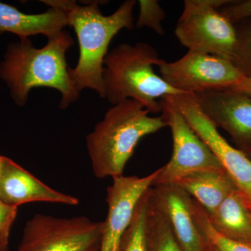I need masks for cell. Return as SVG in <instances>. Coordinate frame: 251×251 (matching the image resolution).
<instances>
[{
  "instance_id": "obj_1",
  "label": "cell",
  "mask_w": 251,
  "mask_h": 251,
  "mask_svg": "<svg viewBox=\"0 0 251 251\" xmlns=\"http://www.w3.org/2000/svg\"><path fill=\"white\" fill-rule=\"evenodd\" d=\"M74 40L64 30L48 39L44 47L38 49L30 39H20L8 46L0 62V77L9 88L15 103L23 106L29 94L36 87H49L61 94L59 108L65 109L76 101L80 92L73 84L66 54Z\"/></svg>"
},
{
  "instance_id": "obj_2",
  "label": "cell",
  "mask_w": 251,
  "mask_h": 251,
  "mask_svg": "<svg viewBox=\"0 0 251 251\" xmlns=\"http://www.w3.org/2000/svg\"><path fill=\"white\" fill-rule=\"evenodd\" d=\"M49 7L62 10L69 26L74 28L79 44L78 61L69 70L77 92L85 89L95 91L103 99L104 60L112 39L124 29H133L135 0H126L112 14L105 16L99 9V1L80 6L75 1L44 0Z\"/></svg>"
},
{
  "instance_id": "obj_3",
  "label": "cell",
  "mask_w": 251,
  "mask_h": 251,
  "mask_svg": "<svg viewBox=\"0 0 251 251\" xmlns=\"http://www.w3.org/2000/svg\"><path fill=\"white\" fill-rule=\"evenodd\" d=\"M132 99L113 105L86 137L92 171L98 179L122 176L140 140L168 126Z\"/></svg>"
},
{
  "instance_id": "obj_4",
  "label": "cell",
  "mask_w": 251,
  "mask_h": 251,
  "mask_svg": "<svg viewBox=\"0 0 251 251\" xmlns=\"http://www.w3.org/2000/svg\"><path fill=\"white\" fill-rule=\"evenodd\" d=\"M160 59L156 49L146 42L114 48L104 60L103 99L112 105L132 99L150 113L161 112L162 99L181 93L155 73L153 67Z\"/></svg>"
},
{
  "instance_id": "obj_5",
  "label": "cell",
  "mask_w": 251,
  "mask_h": 251,
  "mask_svg": "<svg viewBox=\"0 0 251 251\" xmlns=\"http://www.w3.org/2000/svg\"><path fill=\"white\" fill-rule=\"evenodd\" d=\"M232 0H185L175 36L188 50L204 52L233 62L237 28L220 9Z\"/></svg>"
},
{
  "instance_id": "obj_6",
  "label": "cell",
  "mask_w": 251,
  "mask_h": 251,
  "mask_svg": "<svg viewBox=\"0 0 251 251\" xmlns=\"http://www.w3.org/2000/svg\"><path fill=\"white\" fill-rule=\"evenodd\" d=\"M103 221L37 214L26 223L15 251H99Z\"/></svg>"
},
{
  "instance_id": "obj_7",
  "label": "cell",
  "mask_w": 251,
  "mask_h": 251,
  "mask_svg": "<svg viewBox=\"0 0 251 251\" xmlns=\"http://www.w3.org/2000/svg\"><path fill=\"white\" fill-rule=\"evenodd\" d=\"M156 66L163 80L181 94L234 89L245 77L229 59L196 51L175 62L161 59Z\"/></svg>"
},
{
  "instance_id": "obj_8",
  "label": "cell",
  "mask_w": 251,
  "mask_h": 251,
  "mask_svg": "<svg viewBox=\"0 0 251 251\" xmlns=\"http://www.w3.org/2000/svg\"><path fill=\"white\" fill-rule=\"evenodd\" d=\"M160 102L162 116L171 130L173 153L168 163L158 169L152 186L175 184L185 176L203 172L224 170L181 113L164 99Z\"/></svg>"
},
{
  "instance_id": "obj_9",
  "label": "cell",
  "mask_w": 251,
  "mask_h": 251,
  "mask_svg": "<svg viewBox=\"0 0 251 251\" xmlns=\"http://www.w3.org/2000/svg\"><path fill=\"white\" fill-rule=\"evenodd\" d=\"M174 107L208 145L234 186L251 208V160L220 133L200 106L195 94H179L163 98Z\"/></svg>"
},
{
  "instance_id": "obj_10",
  "label": "cell",
  "mask_w": 251,
  "mask_h": 251,
  "mask_svg": "<svg viewBox=\"0 0 251 251\" xmlns=\"http://www.w3.org/2000/svg\"><path fill=\"white\" fill-rule=\"evenodd\" d=\"M158 170L148 176H122L112 179L107 188L108 210L103 221L99 251H123L124 238L135 206L144 193L152 187Z\"/></svg>"
},
{
  "instance_id": "obj_11",
  "label": "cell",
  "mask_w": 251,
  "mask_h": 251,
  "mask_svg": "<svg viewBox=\"0 0 251 251\" xmlns=\"http://www.w3.org/2000/svg\"><path fill=\"white\" fill-rule=\"evenodd\" d=\"M195 96L206 116L217 128L227 132L238 150L251 160V97L234 89Z\"/></svg>"
},
{
  "instance_id": "obj_12",
  "label": "cell",
  "mask_w": 251,
  "mask_h": 251,
  "mask_svg": "<svg viewBox=\"0 0 251 251\" xmlns=\"http://www.w3.org/2000/svg\"><path fill=\"white\" fill-rule=\"evenodd\" d=\"M0 201L18 207L42 202L78 205V198L53 189L7 157L0 158Z\"/></svg>"
},
{
  "instance_id": "obj_13",
  "label": "cell",
  "mask_w": 251,
  "mask_h": 251,
  "mask_svg": "<svg viewBox=\"0 0 251 251\" xmlns=\"http://www.w3.org/2000/svg\"><path fill=\"white\" fill-rule=\"evenodd\" d=\"M153 197L184 251H205L208 243L193 218L191 197L175 184L152 186Z\"/></svg>"
},
{
  "instance_id": "obj_14",
  "label": "cell",
  "mask_w": 251,
  "mask_h": 251,
  "mask_svg": "<svg viewBox=\"0 0 251 251\" xmlns=\"http://www.w3.org/2000/svg\"><path fill=\"white\" fill-rule=\"evenodd\" d=\"M67 26V18L62 10L49 7L41 14H28L0 1V33H12L20 39L38 34L49 39L57 35Z\"/></svg>"
},
{
  "instance_id": "obj_15",
  "label": "cell",
  "mask_w": 251,
  "mask_h": 251,
  "mask_svg": "<svg viewBox=\"0 0 251 251\" xmlns=\"http://www.w3.org/2000/svg\"><path fill=\"white\" fill-rule=\"evenodd\" d=\"M207 216L212 227L221 235L251 247V208L237 188Z\"/></svg>"
},
{
  "instance_id": "obj_16",
  "label": "cell",
  "mask_w": 251,
  "mask_h": 251,
  "mask_svg": "<svg viewBox=\"0 0 251 251\" xmlns=\"http://www.w3.org/2000/svg\"><path fill=\"white\" fill-rule=\"evenodd\" d=\"M175 184L201 204L207 214L214 212L229 193L237 188L224 170L189 175Z\"/></svg>"
},
{
  "instance_id": "obj_17",
  "label": "cell",
  "mask_w": 251,
  "mask_h": 251,
  "mask_svg": "<svg viewBox=\"0 0 251 251\" xmlns=\"http://www.w3.org/2000/svg\"><path fill=\"white\" fill-rule=\"evenodd\" d=\"M147 251H184L166 214L149 191L146 219Z\"/></svg>"
},
{
  "instance_id": "obj_18",
  "label": "cell",
  "mask_w": 251,
  "mask_h": 251,
  "mask_svg": "<svg viewBox=\"0 0 251 251\" xmlns=\"http://www.w3.org/2000/svg\"><path fill=\"white\" fill-rule=\"evenodd\" d=\"M191 210L198 228L216 251H251V247L224 237L212 227L205 210L191 198Z\"/></svg>"
},
{
  "instance_id": "obj_19",
  "label": "cell",
  "mask_w": 251,
  "mask_h": 251,
  "mask_svg": "<svg viewBox=\"0 0 251 251\" xmlns=\"http://www.w3.org/2000/svg\"><path fill=\"white\" fill-rule=\"evenodd\" d=\"M149 191L135 206L133 218L124 238L123 251H147L146 219Z\"/></svg>"
},
{
  "instance_id": "obj_20",
  "label": "cell",
  "mask_w": 251,
  "mask_h": 251,
  "mask_svg": "<svg viewBox=\"0 0 251 251\" xmlns=\"http://www.w3.org/2000/svg\"><path fill=\"white\" fill-rule=\"evenodd\" d=\"M139 15L136 21L138 28L151 29L160 36L164 34L163 22L166 17L164 9L156 0H140Z\"/></svg>"
},
{
  "instance_id": "obj_21",
  "label": "cell",
  "mask_w": 251,
  "mask_h": 251,
  "mask_svg": "<svg viewBox=\"0 0 251 251\" xmlns=\"http://www.w3.org/2000/svg\"><path fill=\"white\" fill-rule=\"evenodd\" d=\"M237 29L238 44L234 65L242 72L245 77H251V19Z\"/></svg>"
},
{
  "instance_id": "obj_22",
  "label": "cell",
  "mask_w": 251,
  "mask_h": 251,
  "mask_svg": "<svg viewBox=\"0 0 251 251\" xmlns=\"http://www.w3.org/2000/svg\"><path fill=\"white\" fill-rule=\"evenodd\" d=\"M220 11L232 23L251 19V0L232 1L220 9Z\"/></svg>"
},
{
  "instance_id": "obj_23",
  "label": "cell",
  "mask_w": 251,
  "mask_h": 251,
  "mask_svg": "<svg viewBox=\"0 0 251 251\" xmlns=\"http://www.w3.org/2000/svg\"><path fill=\"white\" fill-rule=\"evenodd\" d=\"M18 214V207L8 205L0 201V236H9Z\"/></svg>"
},
{
  "instance_id": "obj_24",
  "label": "cell",
  "mask_w": 251,
  "mask_h": 251,
  "mask_svg": "<svg viewBox=\"0 0 251 251\" xmlns=\"http://www.w3.org/2000/svg\"><path fill=\"white\" fill-rule=\"evenodd\" d=\"M234 90L240 91L251 97V77H245Z\"/></svg>"
},
{
  "instance_id": "obj_25",
  "label": "cell",
  "mask_w": 251,
  "mask_h": 251,
  "mask_svg": "<svg viewBox=\"0 0 251 251\" xmlns=\"http://www.w3.org/2000/svg\"><path fill=\"white\" fill-rule=\"evenodd\" d=\"M9 236H0V251H9Z\"/></svg>"
},
{
  "instance_id": "obj_26",
  "label": "cell",
  "mask_w": 251,
  "mask_h": 251,
  "mask_svg": "<svg viewBox=\"0 0 251 251\" xmlns=\"http://www.w3.org/2000/svg\"><path fill=\"white\" fill-rule=\"evenodd\" d=\"M208 243V242H207ZM205 251H216L214 248L212 247V246L210 245V244L208 243L207 247H206V249Z\"/></svg>"
},
{
  "instance_id": "obj_27",
  "label": "cell",
  "mask_w": 251,
  "mask_h": 251,
  "mask_svg": "<svg viewBox=\"0 0 251 251\" xmlns=\"http://www.w3.org/2000/svg\"><path fill=\"white\" fill-rule=\"evenodd\" d=\"M0 158H1V156H0Z\"/></svg>"
}]
</instances>
